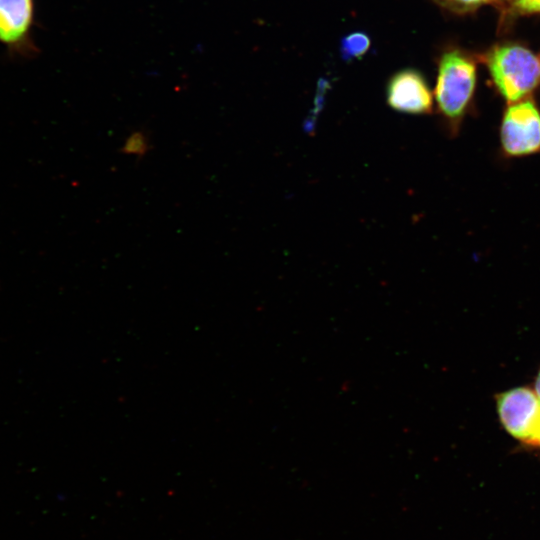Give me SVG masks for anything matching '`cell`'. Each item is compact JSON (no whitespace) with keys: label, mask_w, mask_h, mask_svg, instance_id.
<instances>
[{"label":"cell","mask_w":540,"mask_h":540,"mask_svg":"<svg viewBox=\"0 0 540 540\" xmlns=\"http://www.w3.org/2000/svg\"><path fill=\"white\" fill-rule=\"evenodd\" d=\"M474 63L457 50L445 52L439 62L435 97L438 109L452 129L458 124L473 95Z\"/></svg>","instance_id":"cell-1"},{"label":"cell","mask_w":540,"mask_h":540,"mask_svg":"<svg viewBox=\"0 0 540 540\" xmlns=\"http://www.w3.org/2000/svg\"><path fill=\"white\" fill-rule=\"evenodd\" d=\"M493 80L508 102H516L540 82V58L518 45H504L488 56Z\"/></svg>","instance_id":"cell-2"},{"label":"cell","mask_w":540,"mask_h":540,"mask_svg":"<svg viewBox=\"0 0 540 540\" xmlns=\"http://www.w3.org/2000/svg\"><path fill=\"white\" fill-rule=\"evenodd\" d=\"M497 411L505 430L520 442L540 445V397L529 387H515L497 396Z\"/></svg>","instance_id":"cell-3"},{"label":"cell","mask_w":540,"mask_h":540,"mask_svg":"<svg viewBox=\"0 0 540 540\" xmlns=\"http://www.w3.org/2000/svg\"><path fill=\"white\" fill-rule=\"evenodd\" d=\"M501 143L512 156L532 154L540 150V113L530 100L508 107L501 125Z\"/></svg>","instance_id":"cell-4"},{"label":"cell","mask_w":540,"mask_h":540,"mask_svg":"<svg viewBox=\"0 0 540 540\" xmlns=\"http://www.w3.org/2000/svg\"><path fill=\"white\" fill-rule=\"evenodd\" d=\"M386 101L397 112L423 115L432 111V94L424 76L416 69L394 73L386 85Z\"/></svg>","instance_id":"cell-5"},{"label":"cell","mask_w":540,"mask_h":540,"mask_svg":"<svg viewBox=\"0 0 540 540\" xmlns=\"http://www.w3.org/2000/svg\"><path fill=\"white\" fill-rule=\"evenodd\" d=\"M33 18L34 0H0V43L9 48L27 44Z\"/></svg>","instance_id":"cell-6"},{"label":"cell","mask_w":540,"mask_h":540,"mask_svg":"<svg viewBox=\"0 0 540 540\" xmlns=\"http://www.w3.org/2000/svg\"><path fill=\"white\" fill-rule=\"evenodd\" d=\"M370 45L371 39L365 32H352L342 39L340 53L346 61L360 59L369 50Z\"/></svg>","instance_id":"cell-7"},{"label":"cell","mask_w":540,"mask_h":540,"mask_svg":"<svg viewBox=\"0 0 540 540\" xmlns=\"http://www.w3.org/2000/svg\"><path fill=\"white\" fill-rule=\"evenodd\" d=\"M120 151L123 154L134 155L141 159L149 151V140L147 134L143 130H134L125 139Z\"/></svg>","instance_id":"cell-8"},{"label":"cell","mask_w":540,"mask_h":540,"mask_svg":"<svg viewBox=\"0 0 540 540\" xmlns=\"http://www.w3.org/2000/svg\"><path fill=\"white\" fill-rule=\"evenodd\" d=\"M439 3L456 10L472 8L490 0H437Z\"/></svg>","instance_id":"cell-9"},{"label":"cell","mask_w":540,"mask_h":540,"mask_svg":"<svg viewBox=\"0 0 540 540\" xmlns=\"http://www.w3.org/2000/svg\"><path fill=\"white\" fill-rule=\"evenodd\" d=\"M513 2L525 12H540V0H513Z\"/></svg>","instance_id":"cell-10"},{"label":"cell","mask_w":540,"mask_h":540,"mask_svg":"<svg viewBox=\"0 0 540 540\" xmlns=\"http://www.w3.org/2000/svg\"><path fill=\"white\" fill-rule=\"evenodd\" d=\"M535 391L536 393L538 394V396L540 397V371L536 377V380H535Z\"/></svg>","instance_id":"cell-11"}]
</instances>
